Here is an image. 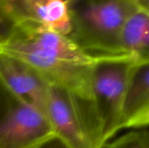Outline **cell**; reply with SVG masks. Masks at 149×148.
I'll use <instances>...</instances> for the list:
<instances>
[{
    "instance_id": "1",
    "label": "cell",
    "mask_w": 149,
    "mask_h": 148,
    "mask_svg": "<svg viewBox=\"0 0 149 148\" xmlns=\"http://www.w3.org/2000/svg\"><path fill=\"white\" fill-rule=\"evenodd\" d=\"M0 51L33 68L48 83L89 100V77L97 57L83 51L69 37L38 22L17 23Z\"/></svg>"
},
{
    "instance_id": "2",
    "label": "cell",
    "mask_w": 149,
    "mask_h": 148,
    "mask_svg": "<svg viewBox=\"0 0 149 148\" xmlns=\"http://www.w3.org/2000/svg\"><path fill=\"white\" fill-rule=\"evenodd\" d=\"M67 3L69 38L76 44L93 57L124 55L120 45L121 28L140 9L133 0H67Z\"/></svg>"
},
{
    "instance_id": "3",
    "label": "cell",
    "mask_w": 149,
    "mask_h": 148,
    "mask_svg": "<svg viewBox=\"0 0 149 148\" xmlns=\"http://www.w3.org/2000/svg\"><path fill=\"white\" fill-rule=\"evenodd\" d=\"M137 62L127 55L97 57L90 72L89 100L103 143L120 131L121 105L131 69Z\"/></svg>"
},
{
    "instance_id": "4",
    "label": "cell",
    "mask_w": 149,
    "mask_h": 148,
    "mask_svg": "<svg viewBox=\"0 0 149 148\" xmlns=\"http://www.w3.org/2000/svg\"><path fill=\"white\" fill-rule=\"evenodd\" d=\"M45 114L55 136L68 148H100L104 144L90 100L49 85Z\"/></svg>"
},
{
    "instance_id": "5",
    "label": "cell",
    "mask_w": 149,
    "mask_h": 148,
    "mask_svg": "<svg viewBox=\"0 0 149 148\" xmlns=\"http://www.w3.org/2000/svg\"><path fill=\"white\" fill-rule=\"evenodd\" d=\"M55 137L45 114L12 93L0 79V148H38Z\"/></svg>"
},
{
    "instance_id": "6",
    "label": "cell",
    "mask_w": 149,
    "mask_h": 148,
    "mask_svg": "<svg viewBox=\"0 0 149 148\" xmlns=\"http://www.w3.org/2000/svg\"><path fill=\"white\" fill-rule=\"evenodd\" d=\"M0 79L12 93L45 113L49 85L33 68L0 51Z\"/></svg>"
},
{
    "instance_id": "7",
    "label": "cell",
    "mask_w": 149,
    "mask_h": 148,
    "mask_svg": "<svg viewBox=\"0 0 149 148\" xmlns=\"http://www.w3.org/2000/svg\"><path fill=\"white\" fill-rule=\"evenodd\" d=\"M149 124V61H137L133 65L125 90L120 131L148 128Z\"/></svg>"
},
{
    "instance_id": "8",
    "label": "cell",
    "mask_w": 149,
    "mask_h": 148,
    "mask_svg": "<svg viewBox=\"0 0 149 148\" xmlns=\"http://www.w3.org/2000/svg\"><path fill=\"white\" fill-rule=\"evenodd\" d=\"M149 11L136 10L125 21L120 34L124 55L137 61H149Z\"/></svg>"
},
{
    "instance_id": "9",
    "label": "cell",
    "mask_w": 149,
    "mask_h": 148,
    "mask_svg": "<svg viewBox=\"0 0 149 148\" xmlns=\"http://www.w3.org/2000/svg\"><path fill=\"white\" fill-rule=\"evenodd\" d=\"M32 21L45 28L69 37L71 20L67 0H40L34 4Z\"/></svg>"
},
{
    "instance_id": "10",
    "label": "cell",
    "mask_w": 149,
    "mask_h": 148,
    "mask_svg": "<svg viewBox=\"0 0 149 148\" xmlns=\"http://www.w3.org/2000/svg\"><path fill=\"white\" fill-rule=\"evenodd\" d=\"M100 148H149L148 130H132L113 140L107 141Z\"/></svg>"
},
{
    "instance_id": "11",
    "label": "cell",
    "mask_w": 149,
    "mask_h": 148,
    "mask_svg": "<svg viewBox=\"0 0 149 148\" xmlns=\"http://www.w3.org/2000/svg\"><path fill=\"white\" fill-rule=\"evenodd\" d=\"M39 0H0V3L15 21L19 23L31 20L34 4Z\"/></svg>"
},
{
    "instance_id": "12",
    "label": "cell",
    "mask_w": 149,
    "mask_h": 148,
    "mask_svg": "<svg viewBox=\"0 0 149 148\" xmlns=\"http://www.w3.org/2000/svg\"><path fill=\"white\" fill-rule=\"evenodd\" d=\"M16 23L0 3V43L7 38L12 31Z\"/></svg>"
},
{
    "instance_id": "13",
    "label": "cell",
    "mask_w": 149,
    "mask_h": 148,
    "mask_svg": "<svg viewBox=\"0 0 149 148\" xmlns=\"http://www.w3.org/2000/svg\"><path fill=\"white\" fill-rule=\"evenodd\" d=\"M38 148H68L60 140H58L57 137L53 138L52 140L45 142L41 147Z\"/></svg>"
},
{
    "instance_id": "14",
    "label": "cell",
    "mask_w": 149,
    "mask_h": 148,
    "mask_svg": "<svg viewBox=\"0 0 149 148\" xmlns=\"http://www.w3.org/2000/svg\"><path fill=\"white\" fill-rule=\"evenodd\" d=\"M138 8L149 11V0H133Z\"/></svg>"
}]
</instances>
